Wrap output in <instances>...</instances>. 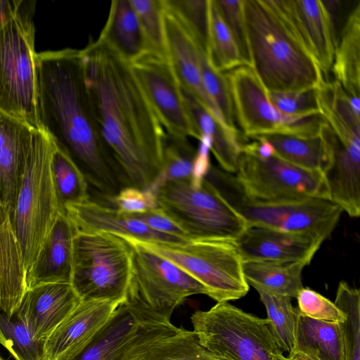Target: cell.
<instances>
[{
	"label": "cell",
	"instance_id": "cell-30",
	"mask_svg": "<svg viewBox=\"0 0 360 360\" xmlns=\"http://www.w3.org/2000/svg\"><path fill=\"white\" fill-rule=\"evenodd\" d=\"M322 130L311 137L287 134L257 136L265 139L272 146L274 155L280 159L302 169L323 173L330 164L331 152Z\"/></svg>",
	"mask_w": 360,
	"mask_h": 360
},
{
	"label": "cell",
	"instance_id": "cell-13",
	"mask_svg": "<svg viewBox=\"0 0 360 360\" xmlns=\"http://www.w3.org/2000/svg\"><path fill=\"white\" fill-rule=\"evenodd\" d=\"M235 174L245 194L257 200L330 199L323 173L302 169L274 155L260 158L241 152Z\"/></svg>",
	"mask_w": 360,
	"mask_h": 360
},
{
	"label": "cell",
	"instance_id": "cell-46",
	"mask_svg": "<svg viewBox=\"0 0 360 360\" xmlns=\"http://www.w3.org/2000/svg\"><path fill=\"white\" fill-rule=\"evenodd\" d=\"M117 209L123 213L141 214L157 207L155 196L148 191L125 187L112 199Z\"/></svg>",
	"mask_w": 360,
	"mask_h": 360
},
{
	"label": "cell",
	"instance_id": "cell-18",
	"mask_svg": "<svg viewBox=\"0 0 360 360\" xmlns=\"http://www.w3.org/2000/svg\"><path fill=\"white\" fill-rule=\"evenodd\" d=\"M309 51L324 77L331 71L336 42L319 0H273Z\"/></svg>",
	"mask_w": 360,
	"mask_h": 360
},
{
	"label": "cell",
	"instance_id": "cell-23",
	"mask_svg": "<svg viewBox=\"0 0 360 360\" xmlns=\"http://www.w3.org/2000/svg\"><path fill=\"white\" fill-rule=\"evenodd\" d=\"M34 131L25 122L0 110V195L11 221Z\"/></svg>",
	"mask_w": 360,
	"mask_h": 360
},
{
	"label": "cell",
	"instance_id": "cell-49",
	"mask_svg": "<svg viewBox=\"0 0 360 360\" xmlns=\"http://www.w3.org/2000/svg\"><path fill=\"white\" fill-rule=\"evenodd\" d=\"M287 357H288L289 359H290L292 360H311L310 359L304 356L303 354H298V353L293 354L291 356H287Z\"/></svg>",
	"mask_w": 360,
	"mask_h": 360
},
{
	"label": "cell",
	"instance_id": "cell-51",
	"mask_svg": "<svg viewBox=\"0 0 360 360\" xmlns=\"http://www.w3.org/2000/svg\"><path fill=\"white\" fill-rule=\"evenodd\" d=\"M0 360H4V359L0 356Z\"/></svg>",
	"mask_w": 360,
	"mask_h": 360
},
{
	"label": "cell",
	"instance_id": "cell-47",
	"mask_svg": "<svg viewBox=\"0 0 360 360\" xmlns=\"http://www.w3.org/2000/svg\"><path fill=\"white\" fill-rule=\"evenodd\" d=\"M158 232L188 239L185 232L157 207L141 214H129Z\"/></svg>",
	"mask_w": 360,
	"mask_h": 360
},
{
	"label": "cell",
	"instance_id": "cell-29",
	"mask_svg": "<svg viewBox=\"0 0 360 360\" xmlns=\"http://www.w3.org/2000/svg\"><path fill=\"white\" fill-rule=\"evenodd\" d=\"M331 71L352 97L360 95V1L353 6L341 30Z\"/></svg>",
	"mask_w": 360,
	"mask_h": 360
},
{
	"label": "cell",
	"instance_id": "cell-16",
	"mask_svg": "<svg viewBox=\"0 0 360 360\" xmlns=\"http://www.w3.org/2000/svg\"><path fill=\"white\" fill-rule=\"evenodd\" d=\"M81 301L70 283L41 284L26 290L15 314L43 343Z\"/></svg>",
	"mask_w": 360,
	"mask_h": 360
},
{
	"label": "cell",
	"instance_id": "cell-15",
	"mask_svg": "<svg viewBox=\"0 0 360 360\" xmlns=\"http://www.w3.org/2000/svg\"><path fill=\"white\" fill-rule=\"evenodd\" d=\"M120 304L82 300L43 342V360H70L106 325Z\"/></svg>",
	"mask_w": 360,
	"mask_h": 360
},
{
	"label": "cell",
	"instance_id": "cell-14",
	"mask_svg": "<svg viewBox=\"0 0 360 360\" xmlns=\"http://www.w3.org/2000/svg\"><path fill=\"white\" fill-rule=\"evenodd\" d=\"M130 65L167 135L176 139L191 136L198 140L182 89L168 59L146 53Z\"/></svg>",
	"mask_w": 360,
	"mask_h": 360
},
{
	"label": "cell",
	"instance_id": "cell-1",
	"mask_svg": "<svg viewBox=\"0 0 360 360\" xmlns=\"http://www.w3.org/2000/svg\"><path fill=\"white\" fill-rule=\"evenodd\" d=\"M82 51L103 138L122 189L146 191L162 171L166 132L129 62L98 39Z\"/></svg>",
	"mask_w": 360,
	"mask_h": 360
},
{
	"label": "cell",
	"instance_id": "cell-36",
	"mask_svg": "<svg viewBox=\"0 0 360 360\" xmlns=\"http://www.w3.org/2000/svg\"><path fill=\"white\" fill-rule=\"evenodd\" d=\"M334 303L345 314L339 323L345 360H360V292L347 282H340Z\"/></svg>",
	"mask_w": 360,
	"mask_h": 360
},
{
	"label": "cell",
	"instance_id": "cell-6",
	"mask_svg": "<svg viewBox=\"0 0 360 360\" xmlns=\"http://www.w3.org/2000/svg\"><path fill=\"white\" fill-rule=\"evenodd\" d=\"M34 1L16 0L0 25V110L41 130L36 109Z\"/></svg>",
	"mask_w": 360,
	"mask_h": 360
},
{
	"label": "cell",
	"instance_id": "cell-22",
	"mask_svg": "<svg viewBox=\"0 0 360 360\" xmlns=\"http://www.w3.org/2000/svg\"><path fill=\"white\" fill-rule=\"evenodd\" d=\"M76 232L65 211L60 212L26 272L27 289L46 283H70L72 241Z\"/></svg>",
	"mask_w": 360,
	"mask_h": 360
},
{
	"label": "cell",
	"instance_id": "cell-20",
	"mask_svg": "<svg viewBox=\"0 0 360 360\" xmlns=\"http://www.w3.org/2000/svg\"><path fill=\"white\" fill-rule=\"evenodd\" d=\"M323 133L330 147V161L323 174L330 199L352 217L360 214V141H340L329 125Z\"/></svg>",
	"mask_w": 360,
	"mask_h": 360
},
{
	"label": "cell",
	"instance_id": "cell-2",
	"mask_svg": "<svg viewBox=\"0 0 360 360\" xmlns=\"http://www.w3.org/2000/svg\"><path fill=\"white\" fill-rule=\"evenodd\" d=\"M34 69L40 129L69 155L88 184L112 200L122 186L103 138L82 51L37 53Z\"/></svg>",
	"mask_w": 360,
	"mask_h": 360
},
{
	"label": "cell",
	"instance_id": "cell-44",
	"mask_svg": "<svg viewBox=\"0 0 360 360\" xmlns=\"http://www.w3.org/2000/svg\"><path fill=\"white\" fill-rule=\"evenodd\" d=\"M296 298L297 311L303 316L334 323H342L345 319V314L334 302L309 288L303 287Z\"/></svg>",
	"mask_w": 360,
	"mask_h": 360
},
{
	"label": "cell",
	"instance_id": "cell-42",
	"mask_svg": "<svg viewBox=\"0 0 360 360\" xmlns=\"http://www.w3.org/2000/svg\"><path fill=\"white\" fill-rule=\"evenodd\" d=\"M0 344L15 360H43V343L32 338L19 319L0 313Z\"/></svg>",
	"mask_w": 360,
	"mask_h": 360
},
{
	"label": "cell",
	"instance_id": "cell-43",
	"mask_svg": "<svg viewBox=\"0 0 360 360\" xmlns=\"http://www.w3.org/2000/svg\"><path fill=\"white\" fill-rule=\"evenodd\" d=\"M217 9L235 41L244 65H251L243 0H213Z\"/></svg>",
	"mask_w": 360,
	"mask_h": 360
},
{
	"label": "cell",
	"instance_id": "cell-41",
	"mask_svg": "<svg viewBox=\"0 0 360 360\" xmlns=\"http://www.w3.org/2000/svg\"><path fill=\"white\" fill-rule=\"evenodd\" d=\"M199 60L205 89L216 106L225 125L238 132L235 126V112L227 78L224 72L215 70L209 63L205 53L200 48Z\"/></svg>",
	"mask_w": 360,
	"mask_h": 360
},
{
	"label": "cell",
	"instance_id": "cell-8",
	"mask_svg": "<svg viewBox=\"0 0 360 360\" xmlns=\"http://www.w3.org/2000/svg\"><path fill=\"white\" fill-rule=\"evenodd\" d=\"M157 207L179 226L188 239L235 242L248 227L245 220L205 177L191 176L162 184L154 193Z\"/></svg>",
	"mask_w": 360,
	"mask_h": 360
},
{
	"label": "cell",
	"instance_id": "cell-38",
	"mask_svg": "<svg viewBox=\"0 0 360 360\" xmlns=\"http://www.w3.org/2000/svg\"><path fill=\"white\" fill-rule=\"evenodd\" d=\"M196 153L197 149L188 139H176L167 135L162 171L146 191L154 195L155 191L166 181L191 176Z\"/></svg>",
	"mask_w": 360,
	"mask_h": 360
},
{
	"label": "cell",
	"instance_id": "cell-40",
	"mask_svg": "<svg viewBox=\"0 0 360 360\" xmlns=\"http://www.w3.org/2000/svg\"><path fill=\"white\" fill-rule=\"evenodd\" d=\"M170 11L205 53L209 31V0H162Z\"/></svg>",
	"mask_w": 360,
	"mask_h": 360
},
{
	"label": "cell",
	"instance_id": "cell-50",
	"mask_svg": "<svg viewBox=\"0 0 360 360\" xmlns=\"http://www.w3.org/2000/svg\"><path fill=\"white\" fill-rule=\"evenodd\" d=\"M281 360H292V359H289L288 357H286V356H282Z\"/></svg>",
	"mask_w": 360,
	"mask_h": 360
},
{
	"label": "cell",
	"instance_id": "cell-45",
	"mask_svg": "<svg viewBox=\"0 0 360 360\" xmlns=\"http://www.w3.org/2000/svg\"><path fill=\"white\" fill-rule=\"evenodd\" d=\"M267 96L271 103L286 115H300L320 111L317 89L302 91H267Z\"/></svg>",
	"mask_w": 360,
	"mask_h": 360
},
{
	"label": "cell",
	"instance_id": "cell-7",
	"mask_svg": "<svg viewBox=\"0 0 360 360\" xmlns=\"http://www.w3.org/2000/svg\"><path fill=\"white\" fill-rule=\"evenodd\" d=\"M205 178L245 220L248 226L309 233L324 241L331 235L342 212L340 207L327 198L279 202L252 199L243 191L235 175L216 167H210Z\"/></svg>",
	"mask_w": 360,
	"mask_h": 360
},
{
	"label": "cell",
	"instance_id": "cell-28",
	"mask_svg": "<svg viewBox=\"0 0 360 360\" xmlns=\"http://www.w3.org/2000/svg\"><path fill=\"white\" fill-rule=\"evenodd\" d=\"M295 353L311 360H345L340 323L316 320L298 312L294 347L288 356Z\"/></svg>",
	"mask_w": 360,
	"mask_h": 360
},
{
	"label": "cell",
	"instance_id": "cell-35",
	"mask_svg": "<svg viewBox=\"0 0 360 360\" xmlns=\"http://www.w3.org/2000/svg\"><path fill=\"white\" fill-rule=\"evenodd\" d=\"M206 56L217 71L226 72L244 65L235 41L213 0H209V31Z\"/></svg>",
	"mask_w": 360,
	"mask_h": 360
},
{
	"label": "cell",
	"instance_id": "cell-26",
	"mask_svg": "<svg viewBox=\"0 0 360 360\" xmlns=\"http://www.w3.org/2000/svg\"><path fill=\"white\" fill-rule=\"evenodd\" d=\"M141 325L122 302L93 340L70 360H129L127 347Z\"/></svg>",
	"mask_w": 360,
	"mask_h": 360
},
{
	"label": "cell",
	"instance_id": "cell-11",
	"mask_svg": "<svg viewBox=\"0 0 360 360\" xmlns=\"http://www.w3.org/2000/svg\"><path fill=\"white\" fill-rule=\"evenodd\" d=\"M132 238L199 281L207 289V296L217 302L240 299L249 290L243 271V261L233 241L188 239L167 243Z\"/></svg>",
	"mask_w": 360,
	"mask_h": 360
},
{
	"label": "cell",
	"instance_id": "cell-34",
	"mask_svg": "<svg viewBox=\"0 0 360 360\" xmlns=\"http://www.w3.org/2000/svg\"><path fill=\"white\" fill-rule=\"evenodd\" d=\"M139 360H220L205 349L193 330L178 328L154 342Z\"/></svg>",
	"mask_w": 360,
	"mask_h": 360
},
{
	"label": "cell",
	"instance_id": "cell-24",
	"mask_svg": "<svg viewBox=\"0 0 360 360\" xmlns=\"http://www.w3.org/2000/svg\"><path fill=\"white\" fill-rule=\"evenodd\" d=\"M27 290L21 250L0 195V309L11 319Z\"/></svg>",
	"mask_w": 360,
	"mask_h": 360
},
{
	"label": "cell",
	"instance_id": "cell-10",
	"mask_svg": "<svg viewBox=\"0 0 360 360\" xmlns=\"http://www.w3.org/2000/svg\"><path fill=\"white\" fill-rule=\"evenodd\" d=\"M131 272V249L107 232L77 231L72 241L70 284L82 300L124 301Z\"/></svg>",
	"mask_w": 360,
	"mask_h": 360
},
{
	"label": "cell",
	"instance_id": "cell-31",
	"mask_svg": "<svg viewBox=\"0 0 360 360\" xmlns=\"http://www.w3.org/2000/svg\"><path fill=\"white\" fill-rule=\"evenodd\" d=\"M306 266L303 262L244 261L243 271L247 283L257 290L292 298L303 288L302 272Z\"/></svg>",
	"mask_w": 360,
	"mask_h": 360
},
{
	"label": "cell",
	"instance_id": "cell-32",
	"mask_svg": "<svg viewBox=\"0 0 360 360\" xmlns=\"http://www.w3.org/2000/svg\"><path fill=\"white\" fill-rule=\"evenodd\" d=\"M317 96L320 111L336 137L344 143L360 141V115L342 86L335 80L326 81Z\"/></svg>",
	"mask_w": 360,
	"mask_h": 360
},
{
	"label": "cell",
	"instance_id": "cell-19",
	"mask_svg": "<svg viewBox=\"0 0 360 360\" xmlns=\"http://www.w3.org/2000/svg\"><path fill=\"white\" fill-rule=\"evenodd\" d=\"M163 21L167 59L181 89L225 125L203 85L199 60L200 47L165 6Z\"/></svg>",
	"mask_w": 360,
	"mask_h": 360
},
{
	"label": "cell",
	"instance_id": "cell-4",
	"mask_svg": "<svg viewBox=\"0 0 360 360\" xmlns=\"http://www.w3.org/2000/svg\"><path fill=\"white\" fill-rule=\"evenodd\" d=\"M56 145L34 129L17 193L12 224L27 272L59 214L64 210L51 172Z\"/></svg>",
	"mask_w": 360,
	"mask_h": 360
},
{
	"label": "cell",
	"instance_id": "cell-12",
	"mask_svg": "<svg viewBox=\"0 0 360 360\" xmlns=\"http://www.w3.org/2000/svg\"><path fill=\"white\" fill-rule=\"evenodd\" d=\"M224 73L235 117L245 137L269 134L311 137L319 135L328 124L320 111L300 115L279 111L269 101L266 89L250 66L242 65Z\"/></svg>",
	"mask_w": 360,
	"mask_h": 360
},
{
	"label": "cell",
	"instance_id": "cell-48",
	"mask_svg": "<svg viewBox=\"0 0 360 360\" xmlns=\"http://www.w3.org/2000/svg\"><path fill=\"white\" fill-rule=\"evenodd\" d=\"M16 0H0V25L13 14Z\"/></svg>",
	"mask_w": 360,
	"mask_h": 360
},
{
	"label": "cell",
	"instance_id": "cell-3",
	"mask_svg": "<svg viewBox=\"0 0 360 360\" xmlns=\"http://www.w3.org/2000/svg\"><path fill=\"white\" fill-rule=\"evenodd\" d=\"M250 67L267 91L318 89L326 80L315 59L273 0H243Z\"/></svg>",
	"mask_w": 360,
	"mask_h": 360
},
{
	"label": "cell",
	"instance_id": "cell-21",
	"mask_svg": "<svg viewBox=\"0 0 360 360\" xmlns=\"http://www.w3.org/2000/svg\"><path fill=\"white\" fill-rule=\"evenodd\" d=\"M65 211L79 231L107 232L158 243H179L188 240L154 231L117 208L91 200L68 205Z\"/></svg>",
	"mask_w": 360,
	"mask_h": 360
},
{
	"label": "cell",
	"instance_id": "cell-27",
	"mask_svg": "<svg viewBox=\"0 0 360 360\" xmlns=\"http://www.w3.org/2000/svg\"><path fill=\"white\" fill-rule=\"evenodd\" d=\"M98 39L129 63L148 53L143 34L129 0L111 2L106 22Z\"/></svg>",
	"mask_w": 360,
	"mask_h": 360
},
{
	"label": "cell",
	"instance_id": "cell-39",
	"mask_svg": "<svg viewBox=\"0 0 360 360\" xmlns=\"http://www.w3.org/2000/svg\"><path fill=\"white\" fill-rule=\"evenodd\" d=\"M143 34L148 53L167 58L162 0H129Z\"/></svg>",
	"mask_w": 360,
	"mask_h": 360
},
{
	"label": "cell",
	"instance_id": "cell-33",
	"mask_svg": "<svg viewBox=\"0 0 360 360\" xmlns=\"http://www.w3.org/2000/svg\"><path fill=\"white\" fill-rule=\"evenodd\" d=\"M51 172L64 210L68 205L90 200L84 174L69 155L56 146L51 158Z\"/></svg>",
	"mask_w": 360,
	"mask_h": 360
},
{
	"label": "cell",
	"instance_id": "cell-17",
	"mask_svg": "<svg viewBox=\"0 0 360 360\" xmlns=\"http://www.w3.org/2000/svg\"><path fill=\"white\" fill-rule=\"evenodd\" d=\"M323 240L316 236L248 226L235 240L243 261L303 262L308 265Z\"/></svg>",
	"mask_w": 360,
	"mask_h": 360
},
{
	"label": "cell",
	"instance_id": "cell-5",
	"mask_svg": "<svg viewBox=\"0 0 360 360\" xmlns=\"http://www.w3.org/2000/svg\"><path fill=\"white\" fill-rule=\"evenodd\" d=\"M131 249V272L123 302L141 324L171 323L174 309L194 295H207L205 287L167 259L132 238L118 236Z\"/></svg>",
	"mask_w": 360,
	"mask_h": 360
},
{
	"label": "cell",
	"instance_id": "cell-25",
	"mask_svg": "<svg viewBox=\"0 0 360 360\" xmlns=\"http://www.w3.org/2000/svg\"><path fill=\"white\" fill-rule=\"evenodd\" d=\"M182 93L198 134V141L202 136L208 137L211 141L210 151L221 169L231 174L236 173L242 146L245 143L241 135L230 130L188 94L183 90Z\"/></svg>",
	"mask_w": 360,
	"mask_h": 360
},
{
	"label": "cell",
	"instance_id": "cell-37",
	"mask_svg": "<svg viewBox=\"0 0 360 360\" xmlns=\"http://www.w3.org/2000/svg\"><path fill=\"white\" fill-rule=\"evenodd\" d=\"M266 307L267 320L283 352L288 355L293 350L296 319L298 311L293 308L291 298L257 290Z\"/></svg>",
	"mask_w": 360,
	"mask_h": 360
},
{
	"label": "cell",
	"instance_id": "cell-9",
	"mask_svg": "<svg viewBox=\"0 0 360 360\" xmlns=\"http://www.w3.org/2000/svg\"><path fill=\"white\" fill-rule=\"evenodd\" d=\"M200 344L220 360H281L283 352L268 320L228 302L191 317Z\"/></svg>",
	"mask_w": 360,
	"mask_h": 360
}]
</instances>
